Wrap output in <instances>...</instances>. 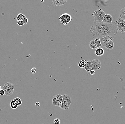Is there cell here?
<instances>
[{"label":"cell","instance_id":"cell-1","mask_svg":"<svg viewBox=\"0 0 125 124\" xmlns=\"http://www.w3.org/2000/svg\"><path fill=\"white\" fill-rule=\"evenodd\" d=\"M103 30L100 25V22L94 21L90 28V33L93 38H100Z\"/></svg>","mask_w":125,"mask_h":124},{"label":"cell","instance_id":"cell-2","mask_svg":"<svg viewBox=\"0 0 125 124\" xmlns=\"http://www.w3.org/2000/svg\"><path fill=\"white\" fill-rule=\"evenodd\" d=\"M118 31L116 23L115 22H113L112 26L111 27L103 31L100 36V38L106 36H110L114 38L116 36Z\"/></svg>","mask_w":125,"mask_h":124},{"label":"cell","instance_id":"cell-3","mask_svg":"<svg viewBox=\"0 0 125 124\" xmlns=\"http://www.w3.org/2000/svg\"><path fill=\"white\" fill-rule=\"evenodd\" d=\"M71 103L70 97L68 95H62V103L60 107L63 110L68 109Z\"/></svg>","mask_w":125,"mask_h":124},{"label":"cell","instance_id":"cell-4","mask_svg":"<svg viewBox=\"0 0 125 124\" xmlns=\"http://www.w3.org/2000/svg\"><path fill=\"white\" fill-rule=\"evenodd\" d=\"M105 13L101 9L97 10L92 14V16L95 18L94 21L98 22L102 21L105 15Z\"/></svg>","mask_w":125,"mask_h":124},{"label":"cell","instance_id":"cell-5","mask_svg":"<svg viewBox=\"0 0 125 124\" xmlns=\"http://www.w3.org/2000/svg\"><path fill=\"white\" fill-rule=\"evenodd\" d=\"M14 86L12 83L7 82L5 84L2 89L4 91L5 95L10 96L14 93Z\"/></svg>","mask_w":125,"mask_h":124},{"label":"cell","instance_id":"cell-6","mask_svg":"<svg viewBox=\"0 0 125 124\" xmlns=\"http://www.w3.org/2000/svg\"><path fill=\"white\" fill-rule=\"evenodd\" d=\"M59 20L61 24L68 25L72 20V18L70 14L67 13H64L61 15L59 18Z\"/></svg>","mask_w":125,"mask_h":124},{"label":"cell","instance_id":"cell-7","mask_svg":"<svg viewBox=\"0 0 125 124\" xmlns=\"http://www.w3.org/2000/svg\"><path fill=\"white\" fill-rule=\"evenodd\" d=\"M118 30L122 33H125V21L124 20L119 18L116 21Z\"/></svg>","mask_w":125,"mask_h":124},{"label":"cell","instance_id":"cell-8","mask_svg":"<svg viewBox=\"0 0 125 124\" xmlns=\"http://www.w3.org/2000/svg\"><path fill=\"white\" fill-rule=\"evenodd\" d=\"M62 95L58 94L55 95L52 100V103L53 106L60 107L62 103Z\"/></svg>","mask_w":125,"mask_h":124},{"label":"cell","instance_id":"cell-9","mask_svg":"<svg viewBox=\"0 0 125 124\" xmlns=\"http://www.w3.org/2000/svg\"><path fill=\"white\" fill-rule=\"evenodd\" d=\"M91 62L92 65V70L95 71L100 69L101 67V63L98 59H94Z\"/></svg>","mask_w":125,"mask_h":124},{"label":"cell","instance_id":"cell-10","mask_svg":"<svg viewBox=\"0 0 125 124\" xmlns=\"http://www.w3.org/2000/svg\"><path fill=\"white\" fill-rule=\"evenodd\" d=\"M113 39L114 38L110 37V36H106V37L100 38V41L101 44V46L104 47V46H105L106 43H107L109 41L113 40Z\"/></svg>","mask_w":125,"mask_h":124},{"label":"cell","instance_id":"cell-11","mask_svg":"<svg viewBox=\"0 0 125 124\" xmlns=\"http://www.w3.org/2000/svg\"><path fill=\"white\" fill-rule=\"evenodd\" d=\"M113 18L112 16L109 14H105L103 18L102 22L106 23H112Z\"/></svg>","mask_w":125,"mask_h":124},{"label":"cell","instance_id":"cell-12","mask_svg":"<svg viewBox=\"0 0 125 124\" xmlns=\"http://www.w3.org/2000/svg\"><path fill=\"white\" fill-rule=\"evenodd\" d=\"M53 3L55 6H59L65 4L67 0H52Z\"/></svg>","mask_w":125,"mask_h":124},{"label":"cell","instance_id":"cell-13","mask_svg":"<svg viewBox=\"0 0 125 124\" xmlns=\"http://www.w3.org/2000/svg\"><path fill=\"white\" fill-rule=\"evenodd\" d=\"M114 47V43L113 40L109 41L105 44L104 47L109 50H112Z\"/></svg>","mask_w":125,"mask_h":124},{"label":"cell","instance_id":"cell-14","mask_svg":"<svg viewBox=\"0 0 125 124\" xmlns=\"http://www.w3.org/2000/svg\"><path fill=\"white\" fill-rule=\"evenodd\" d=\"M100 25L101 26L102 29L103 30H105L108 28H109L112 26L113 22L111 23H103V22H100Z\"/></svg>","mask_w":125,"mask_h":124},{"label":"cell","instance_id":"cell-15","mask_svg":"<svg viewBox=\"0 0 125 124\" xmlns=\"http://www.w3.org/2000/svg\"><path fill=\"white\" fill-rule=\"evenodd\" d=\"M86 71L87 72H89L92 69V65L91 61L89 60L86 61V65L84 67Z\"/></svg>","mask_w":125,"mask_h":124},{"label":"cell","instance_id":"cell-16","mask_svg":"<svg viewBox=\"0 0 125 124\" xmlns=\"http://www.w3.org/2000/svg\"><path fill=\"white\" fill-rule=\"evenodd\" d=\"M104 52L105 51L103 49L101 48H98L96 49L95 51V54L97 56H101L103 55Z\"/></svg>","mask_w":125,"mask_h":124},{"label":"cell","instance_id":"cell-17","mask_svg":"<svg viewBox=\"0 0 125 124\" xmlns=\"http://www.w3.org/2000/svg\"><path fill=\"white\" fill-rule=\"evenodd\" d=\"M125 8L121 9L119 12V18L123 20H125Z\"/></svg>","mask_w":125,"mask_h":124},{"label":"cell","instance_id":"cell-18","mask_svg":"<svg viewBox=\"0 0 125 124\" xmlns=\"http://www.w3.org/2000/svg\"><path fill=\"white\" fill-rule=\"evenodd\" d=\"M86 61L85 60H82L78 63V66L80 68H84L86 64Z\"/></svg>","mask_w":125,"mask_h":124},{"label":"cell","instance_id":"cell-19","mask_svg":"<svg viewBox=\"0 0 125 124\" xmlns=\"http://www.w3.org/2000/svg\"><path fill=\"white\" fill-rule=\"evenodd\" d=\"M90 48L92 49H95L98 48L94 40L90 41Z\"/></svg>","mask_w":125,"mask_h":124},{"label":"cell","instance_id":"cell-20","mask_svg":"<svg viewBox=\"0 0 125 124\" xmlns=\"http://www.w3.org/2000/svg\"><path fill=\"white\" fill-rule=\"evenodd\" d=\"M25 18H26V17L24 14H21V13H19L17 16L16 20L17 21H23Z\"/></svg>","mask_w":125,"mask_h":124},{"label":"cell","instance_id":"cell-21","mask_svg":"<svg viewBox=\"0 0 125 124\" xmlns=\"http://www.w3.org/2000/svg\"><path fill=\"white\" fill-rule=\"evenodd\" d=\"M13 100L15 102V103L17 104L18 106H20L22 104V101L19 97H17V98H15Z\"/></svg>","mask_w":125,"mask_h":124},{"label":"cell","instance_id":"cell-22","mask_svg":"<svg viewBox=\"0 0 125 124\" xmlns=\"http://www.w3.org/2000/svg\"><path fill=\"white\" fill-rule=\"evenodd\" d=\"M10 107L13 109H15L17 108L18 107V106L16 104L14 100H12L11 102H10Z\"/></svg>","mask_w":125,"mask_h":124},{"label":"cell","instance_id":"cell-23","mask_svg":"<svg viewBox=\"0 0 125 124\" xmlns=\"http://www.w3.org/2000/svg\"><path fill=\"white\" fill-rule=\"evenodd\" d=\"M95 43L96 44V46H97V48H100V47L101 46V44L100 41V38H96L95 39V40H94Z\"/></svg>","mask_w":125,"mask_h":124},{"label":"cell","instance_id":"cell-24","mask_svg":"<svg viewBox=\"0 0 125 124\" xmlns=\"http://www.w3.org/2000/svg\"><path fill=\"white\" fill-rule=\"evenodd\" d=\"M53 122H54V124H60V120L58 118H56L54 120Z\"/></svg>","mask_w":125,"mask_h":124},{"label":"cell","instance_id":"cell-25","mask_svg":"<svg viewBox=\"0 0 125 124\" xmlns=\"http://www.w3.org/2000/svg\"><path fill=\"white\" fill-rule=\"evenodd\" d=\"M17 23L18 26H22L24 25L23 22V21H17Z\"/></svg>","mask_w":125,"mask_h":124},{"label":"cell","instance_id":"cell-26","mask_svg":"<svg viewBox=\"0 0 125 124\" xmlns=\"http://www.w3.org/2000/svg\"><path fill=\"white\" fill-rule=\"evenodd\" d=\"M36 69L35 68H33L31 70V73L32 74H35L36 72Z\"/></svg>","mask_w":125,"mask_h":124},{"label":"cell","instance_id":"cell-27","mask_svg":"<svg viewBox=\"0 0 125 124\" xmlns=\"http://www.w3.org/2000/svg\"><path fill=\"white\" fill-rule=\"evenodd\" d=\"M23 22L24 24H27V23L28 22V19L27 18H25L24 19L23 21Z\"/></svg>","mask_w":125,"mask_h":124},{"label":"cell","instance_id":"cell-28","mask_svg":"<svg viewBox=\"0 0 125 124\" xmlns=\"http://www.w3.org/2000/svg\"><path fill=\"white\" fill-rule=\"evenodd\" d=\"M5 95V92L4 91V90H3L2 89H1L0 90V95Z\"/></svg>","mask_w":125,"mask_h":124},{"label":"cell","instance_id":"cell-29","mask_svg":"<svg viewBox=\"0 0 125 124\" xmlns=\"http://www.w3.org/2000/svg\"><path fill=\"white\" fill-rule=\"evenodd\" d=\"M89 73L92 75H95V71H94V70H92L90 71Z\"/></svg>","mask_w":125,"mask_h":124},{"label":"cell","instance_id":"cell-30","mask_svg":"<svg viewBox=\"0 0 125 124\" xmlns=\"http://www.w3.org/2000/svg\"><path fill=\"white\" fill-rule=\"evenodd\" d=\"M40 103L39 102H37L35 103V106L36 107H39L40 106Z\"/></svg>","mask_w":125,"mask_h":124},{"label":"cell","instance_id":"cell-31","mask_svg":"<svg viewBox=\"0 0 125 124\" xmlns=\"http://www.w3.org/2000/svg\"><path fill=\"white\" fill-rule=\"evenodd\" d=\"M1 86H0V90H1Z\"/></svg>","mask_w":125,"mask_h":124}]
</instances>
